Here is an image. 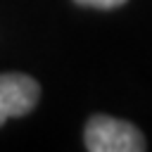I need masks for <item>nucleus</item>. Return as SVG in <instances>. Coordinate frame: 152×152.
<instances>
[{
	"mask_svg": "<svg viewBox=\"0 0 152 152\" xmlns=\"http://www.w3.org/2000/svg\"><path fill=\"white\" fill-rule=\"evenodd\" d=\"M40 88L26 74H0V126L10 116L28 114L38 102Z\"/></svg>",
	"mask_w": 152,
	"mask_h": 152,
	"instance_id": "obj_2",
	"label": "nucleus"
},
{
	"mask_svg": "<svg viewBox=\"0 0 152 152\" xmlns=\"http://www.w3.org/2000/svg\"><path fill=\"white\" fill-rule=\"evenodd\" d=\"M83 7H97V10H112V7H119L124 5L126 0H74Z\"/></svg>",
	"mask_w": 152,
	"mask_h": 152,
	"instance_id": "obj_3",
	"label": "nucleus"
},
{
	"mask_svg": "<svg viewBox=\"0 0 152 152\" xmlns=\"http://www.w3.org/2000/svg\"><path fill=\"white\" fill-rule=\"evenodd\" d=\"M86 147L90 152H142L147 145L133 124L95 114L86 126Z\"/></svg>",
	"mask_w": 152,
	"mask_h": 152,
	"instance_id": "obj_1",
	"label": "nucleus"
}]
</instances>
